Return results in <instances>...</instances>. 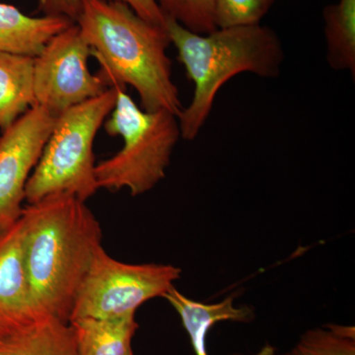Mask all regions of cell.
<instances>
[{
    "label": "cell",
    "instance_id": "6da1fadb",
    "mask_svg": "<svg viewBox=\"0 0 355 355\" xmlns=\"http://www.w3.org/2000/svg\"><path fill=\"white\" fill-rule=\"evenodd\" d=\"M21 217L35 303L44 316L69 323L77 291L102 247L101 226L85 202L70 193L27 205Z\"/></svg>",
    "mask_w": 355,
    "mask_h": 355
},
{
    "label": "cell",
    "instance_id": "7a4b0ae2",
    "mask_svg": "<svg viewBox=\"0 0 355 355\" xmlns=\"http://www.w3.org/2000/svg\"><path fill=\"white\" fill-rule=\"evenodd\" d=\"M76 24L101 70L98 76L109 88L132 86L142 110H166L179 116L183 106L173 81L171 44L164 25L137 15L128 4L114 0H83Z\"/></svg>",
    "mask_w": 355,
    "mask_h": 355
},
{
    "label": "cell",
    "instance_id": "3957f363",
    "mask_svg": "<svg viewBox=\"0 0 355 355\" xmlns=\"http://www.w3.org/2000/svg\"><path fill=\"white\" fill-rule=\"evenodd\" d=\"M164 26L187 76L195 85L193 100L178 116L184 139L198 137L211 113L217 93L231 78L243 72L277 78L282 72L284 46L272 28L238 26L200 35L167 16Z\"/></svg>",
    "mask_w": 355,
    "mask_h": 355
},
{
    "label": "cell",
    "instance_id": "277c9868",
    "mask_svg": "<svg viewBox=\"0 0 355 355\" xmlns=\"http://www.w3.org/2000/svg\"><path fill=\"white\" fill-rule=\"evenodd\" d=\"M116 88V103L104 128L123 139V148L95 167L98 189H128L132 197L144 195L162 181L173 150L181 137L178 116L140 109L125 88Z\"/></svg>",
    "mask_w": 355,
    "mask_h": 355
},
{
    "label": "cell",
    "instance_id": "5b68a950",
    "mask_svg": "<svg viewBox=\"0 0 355 355\" xmlns=\"http://www.w3.org/2000/svg\"><path fill=\"white\" fill-rule=\"evenodd\" d=\"M116 88H109L58 116L38 164L25 188L27 205L55 193H70L86 202L99 190L93 144L113 111Z\"/></svg>",
    "mask_w": 355,
    "mask_h": 355
},
{
    "label": "cell",
    "instance_id": "8992f818",
    "mask_svg": "<svg viewBox=\"0 0 355 355\" xmlns=\"http://www.w3.org/2000/svg\"><path fill=\"white\" fill-rule=\"evenodd\" d=\"M181 270L171 265H130L114 260L101 247L77 291L69 322L83 318L119 319L135 316L146 301L163 297Z\"/></svg>",
    "mask_w": 355,
    "mask_h": 355
},
{
    "label": "cell",
    "instance_id": "52a82bcc",
    "mask_svg": "<svg viewBox=\"0 0 355 355\" xmlns=\"http://www.w3.org/2000/svg\"><path fill=\"white\" fill-rule=\"evenodd\" d=\"M91 55L90 46L76 23L55 35L34 58L35 106L58 118L106 92L108 86L89 70Z\"/></svg>",
    "mask_w": 355,
    "mask_h": 355
},
{
    "label": "cell",
    "instance_id": "ba28073f",
    "mask_svg": "<svg viewBox=\"0 0 355 355\" xmlns=\"http://www.w3.org/2000/svg\"><path fill=\"white\" fill-rule=\"evenodd\" d=\"M57 116L32 107L0 135V232L22 214L25 188L38 164Z\"/></svg>",
    "mask_w": 355,
    "mask_h": 355
},
{
    "label": "cell",
    "instance_id": "9c48e42d",
    "mask_svg": "<svg viewBox=\"0 0 355 355\" xmlns=\"http://www.w3.org/2000/svg\"><path fill=\"white\" fill-rule=\"evenodd\" d=\"M44 316L35 303L24 263V222L0 232V338Z\"/></svg>",
    "mask_w": 355,
    "mask_h": 355
},
{
    "label": "cell",
    "instance_id": "30bf717a",
    "mask_svg": "<svg viewBox=\"0 0 355 355\" xmlns=\"http://www.w3.org/2000/svg\"><path fill=\"white\" fill-rule=\"evenodd\" d=\"M76 23L64 17H32L0 3V51L36 58L58 33Z\"/></svg>",
    "mask_w": 355,
    "mask_h": 355
},
{
    "label": "cell",
    "instance_id": "8fae6325",
    "mask_svg": "<svg viewBox=\"0 0 355 355\" xmlns=\"http://www.w3.org/2000/svg\"><path fill=\"white\" fill-rule=\"evenodd\" d=\"M0 355H78L71 324L46 317L0 338Z\"/></svg>",
    "mask_w": 355,
    "mask_h": 355
},
{
    "label": "cell",
    "instance_id": "7c38bea8",
    "mask_svg": "<svg viewBox=\"0 0 355 355\" xmlns=\"http://www.w3.org/2000/svg\"><path fill=\"white\" fill-rule=\"evenodd\" d=\"M163 297L179 313L197 355H207L205 338L214 324L222 321L249 322L254 317L250 308L235 307L232 297L216 304H205L186 297L174 286Z\"/></svg>",
    "mask_w": 355,
    "mask_h": 355
},
{
    "label": "cell",
    "instance_id": "4fadbf2b",
    "mask_svg": "<svg viewBox=\"0 0 355 355\" xmlns=\"http://www.w3.org/2000/svg\"><path fill=\"white\" fill-rule=\"evenodd\" d=\"M34 58L0 51V130L35 106Z\"/></svg>",
    "mask_w": 355,
    "mask_h": 355
},
{
    "label": "cell",
    "instance_id": "5bb4252c",
    "mask_svg": "<svg viewBox=\"0 0 355 355\" xmlns=\"http://www.w3.org/2000/svg\"><path fill=\"white\" fill-rule=\"evenodd\" d=\"M69 324L76 334L78 355H128L139 328L135 316L119 319L83 318Z\"/></svg>",
    "mask_w": 355,
    "mask_h": 355
},
{
    "label": "cell",
    "instance_id": "9a60e30c",
    "mask_svg": "<svg viewBox=\"0 0 355 355\" xmlns=\"http://www.w3.org/2000/svg\"><path fill=\"white\" fill-rule=\"evenodd\" d=\"M327 62L336 71L355 77V0H338L324 8Z\"/></svg>",
    "mask_w": 355,
    "mask_h": 355
},
{
    "label": "cell",
    "instance_id": "2e32d148",
    "mask_svg": "<svg viewBox=\"0 0 355 355\" xmlns=\"http://www.w3.org/2000/svg\"><path fill=\"white\" fill-rule=\"evenodd\" d=\"M282 355H355V329L328 324L305 331Z\"/></svg>",
    "mask_w": 355,
    "mask_h": 355
},
{
    "label": "cell",
    "instance_id": "e0dca14e",
    "mask_svg": "<svg viewBox=\"0 0 355 355\" xmlns=\"http://www.w3.org/2000/svg\"><path fill=\"white\" fill-rule=\"evenodd\" d=\"M167 17L189 31L207 35L216 31L214 0H156Z\"/></svg>",
    "mask_w": 355,
    "mask_h": 355
},
{
    "label": "cell",
    "instance_id": "ac0fdd59",
    "mask_svg": "<svg viewBox=\"0 0 355 355\" xmlns=\"http://www.w3.org/2000/svg\"><path fill=\"white\" fill-rule=\"evenodd\" d=\"M277 0H214L218 28L259 25Z\"/></svg>",
    "mask_w": 355,
    "mask_h": 355
},
{
    "label": "cell",
    "instance_id": "d6986e66",
    "mask_svg": "<svg viewBox=\"0 0 355 355\" xmlns=\"http://www.w3.org/2000/svg\"><path fill=\"white\" fill-rule=\"evenodd\" d=\"M83 0H39V10L46 16L64 17L76 23Z\"/></svg>",
    "mask_w": 355,
    "mask_h": 355
},
{
    "label": "cell",
    "instance_id": "ffe728a7",
    "mask_svg": "<svg viewBox=\"0 0 355 355\" xmlns=\"http://www.w3.org/2000/svg\"><path fill=\"white\" fill-rule=\"evenodd\" d=\"M128 4L137 15L153 24L164 25L165 15L156 0H114Z\"/></svg>",
    "mask_w": 355,
    "mask_h": 355
},
{
    "label": "cell",
    "instance_id": "44dd1931",
    "mask_svg": "<svg viewBox=\"0 0 355 355\" xmlns=\"http://www.w3.org/2000/svg\"><path fill=\"white\" fill-rule=\"evenodd\" d=\"M128 355H133L132 352H130V354H128Z\"/></svg>",
    "mask_w": 355,
    "mask_h": 355
}]
</instances>
